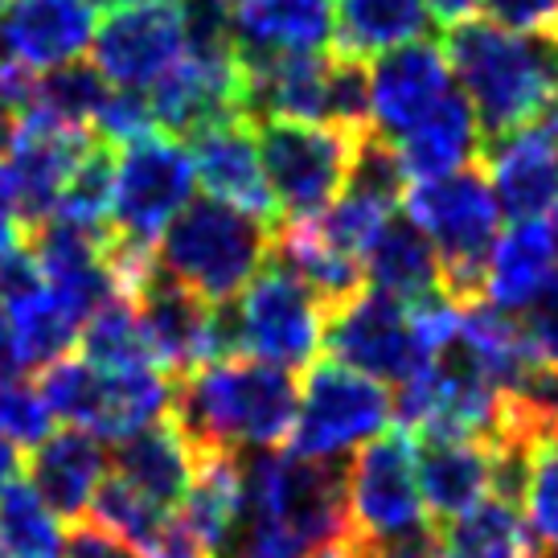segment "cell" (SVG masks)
Returning <instances> with one entry per match:
<instances>
[{"mask_svg": "<svg viewBox=\"0 0 558 558\" xmlns=\"http://www.w3.org/2000/svg\"><path fill=\"white\" fill-rule=\"evenodd\" d=\"M50 427L53 411L41 395V386L29 383L25 374L0 386V436L13 439L21 452H34L37 444L50 436Z\"/></svg>", "mask_w": 558, "mask_h": 558, "instance_id": "33", "label": "cell"}, {"mask_svg": "<svg viewBox=\"0 0 558 558\" xmlns=\"http://www.w3.org/2000/svg\"><path fill=\"white\" fill-rule=\"evenodd\" d=\"M66 558H140V550H132L128 542L111 538L107 530L83 522L74 534H70V550Z\"/></svg>", "mask_w": 558, "mask_h": 558, "instance_id": "38", "label": "cell"}, {"mask_svg": "<svg viewBox=\"0 0 558 558\" xmlns=\"http://www.w3.org/2000/svg\"><path fill=\"white\" fill-rule=\"evenodd\" d=\"M296 402L292 369L230 353L177 383L173 418L202 456H246L288 444Z\"/></svg>", "mask_w": 558, "mask_h": 558, "instance_id": "1", "label": "cell"}, {"mask_svg": "<svg viewBox=\"0 0 558 558\" xmlns=\"http://www.w3.org/2000/svg\"><path fill=\"white\" fill-rule=\"evenodd\" d=\"M550 136L558 140V104H555V111H550Z\"/></svg>", "mask_w": 558, "mask_h": 558, "instance_id": "45", "label": "cell"}, {"mask_svg": "<svg viewBox=\"0 0 558 558\" xmlns=\"http://www.w3.org/2000/svg\"><path fill=\"white\" fill-rule=\"evenodd\" d=\"M518 506H522L525 522L534 530L538 546L558 550V436L538 439V444L530 448Z\"/></svg>", "mask_w": 558, "mask_h": 558, "instance_id": "32", "label": "cell"}, {"mask_svg": "<svg viewBox=\"0 0 558 558\" xmlns=\"http://www.w3.org/2000/svg\"><path fill=\"white\" fill-rule=\"evenodd\" d=\"M116 165H120V153L116 144L95 136L78 169L70 173L66 190H62V202H58V218L66 222H78L87 230H99V234H116L111 230V209H116Z\"/></svg>", "mask_w": 558, "mask_h": 558, "instance_id": "31", "label": "cell"}, {"mask_svg": "<svg viewBox=\"0 0 558 558\" xmlns=\"http://www.w3.org/2000/svg\"><path fill=\"white\" fill-rule=\"evenodd\" d=\"M202 469V452L190 444V436L177 427V418H160L136 436L116 444L111 452V476L144 493L160 509H177L190 493L193 476Z\"/></svg>", "mask_w": 558, "mask_h": 558, "instance_id": "20", "label": "cell"}, {"mask_svg": "<svg viewBox=\"0 0 558 558\" xmlns=\"http://www.w3.org/2000/svg\"><path fill=\"white\" fill-rule=\"evenodd\" d=\"M493 25L522 37H558V0H485Z\"/></svg>", "mask_w": 558, "mask_h": 558, "instance_id": "35", "label": "cell"}, {"mask_svg": "<svg viewBox=\"0 0 558 558\" xmlns=\"http://www.w3.org/2000/svg\"><path fill=\"white\" fill-rule=\"evenodd\" d=\"M555 50H558V37H555Z\"/></svg>", "mask_w": 558, "mask_h": 558, "instance_id": "48", "label": "cell"}, {"mask_svg": "<svg viewBox=\"0 0 558 558\" xmlns=\"http://www.w3.org/2000/svg\"><path fill=\"white\" fill-rule=\"evenodd\" d=\"M337 29L329 0H234L239 58L316 53Z\"/></svg>", "mask_w": 558, "mask_h": 558, "instance_id": "21", "label": "cell"}, {"mask_svg": "<svg viewBox=\"0 0 558 558\" xmlns=\"http://www.w3.org/2000/svg\"><path fill=\"white\" fill-rule=\"evenodd\" d=\"M230 325L234 353L279 369H308L325 353L329 308L296 271L267 259V267L230 304Z\"/></svg>", "mask_w": 558, "mask_h": 558, "instance_id": "7", "label": "cell"}, {"mask_svg": "<svg viewBox=\"0 0 558 558\" xmlns=\"http://www.w3.org/2000/svg\"><path fill=\"white\" fill-rule=\"evenodd\" d=\"M546 558H558V550H550V555H546Z\"/></svg>", "mask_w": 558, "mask_h": 558, "instance_id": "47", "label": "cell"}, {"mask_svg": "<svg viewBox=\"0 0 558 558\" xmlns=\"http://www.w3.org/2000/svg\"><path fill=\"white\" fill-rule=\"evenodd\" d=\"M276 227L218 197H193L160 234L157 267L209 304H234L271 259Z\"/></svg>", "mask_w": 558, "mask_h": 558, "instance_id": "3", "label": "cell"}, {"mask_svg": "<svg viewBox=\"0 0 558 558\" xmlns=\"http://www.w3.org/2000/svg\"><path fill=\"white\" fill-rule=\"evenodd\" d=\"M107 476H111L107 444L99 436H90V432H78V427L50 432L29 452V464H25V481L41 493V501L62 522L74 525L87 522V513Z\"/></svg>", "mask_w": 558, "mask_h": 558, "instance_id": "18", "label": "cell"}, {"mask_svg": "<svg viewBox=\"0 0 558 558\" xmlns=\"http://www.w3.org/2000/svg\"><path fill=\"white\" fill-rule=\"evenodd\" d=\"M558 276V243L546 222H513L501 234L485 271V296L493 308L522 316Z\"/></svg>", "mask_w": 558, "mask_h": 558, "instance_id": "22", "label": "cell"}, {"mask_svg": "<svg viewBox=\"0 0 558 558\" xmlns=\"http://www.w3.org/2000/svg\"><path fill=\"white\" fill-rule=\"evenodd\" d=\"M90 132L99 140H107V144H116V148H128V144H136L144 136H157L160 128H157V116H153V99L140 95V90L111 87V95L99 107V120H95Z\"/></svg>", "mask_w": 558, "mask_h": 558, "instance_id": "34", "label": "cell"}, {"mask_svg": "<svg viewBox=\"0 0 558 558\" xmlns=\"http://www.w3.org/2000/svg\"><path fill=\"white\" fill-rule=\"evenodd\" d=\"M25 369L17 366V353H13V337H9V320H4V308H0V386L9 378H17Z\"/></svg>", "mask_w": 558, "mask_h": 558, "instance_id": "42", "label": "cell"}, {"mask_svg": "<svg viewBox=\"0 0 558 558\" xmlns=\"http://www.w3.org/2000/svg\"><path fill=\"white\" fill-rule=\"evenodd\" d=\"M259 153L276 193L279 222L316 218L345 193L366 132L313 120H259Z\"/></svg>", "mask_w": 558, "mask_h": 558, "instance_id": "6", "label": "cell"}, {"mask_svg": "<svg viewBox=\"0 0 558 558\" xmlns=\"http://www.w3.org/2000/svg\"><path fill=\"white\" fill-rule=\"evenodd\" d=\"M456 90V74L448 66L444 46L411 41L402 50L383 53L369 70V95H374V132L399 144L418 123L436 116L444 99Z\"/></svg>", "mask_w": 558, "mask_h": 558, "instance_id": "14", "label": "cell"}, {"mask_svg": "<svg viewBox=\"0 0 558 558\" xmlns=\"http://www.w3.org/2000/svg\"><path fill=\"white\" fill-rule=\"evenodd\" d=\"M0 308L9 320V337H13L21 369L53 366L83 337V316L46 283L29 255V243L0 271Z\"/></svg>", "mask_w": 558, "mask_h": 558, "instance_id": "13", "label": "cell"}, {"mask_svg": "<svg viewBox=\"0 0 558 558\" xmlns=\"http://www.w3.org/2000/svg\"><path fill=\"white\" fill-rule=\"evenodd\" d=\"M493 193L509 222H546L558 206V140L542 128H518L485 140L481 153Z\"/></svg>", "mask_w": 558, "mask_h": 558, "instance_id": "17", "label": "cell"}, {"mask_svg": "<svg viewBox=\"0 0 558 558\" xmlns=\"http://www.w3.org/2000/svg\"><path fill=\"white\" fill-rule=\"evenodd\" d=\"M78 353L99 369L157 366V362H153V349H148V337H144V325H140V308L132 296L107 300L104 308L90 316L87 325H83V337H78Z\"/></svg>", "mask_w": 558, "mask_h": 558, "instance_id": "30", "label": "cell"}, {"mask_svg": "<svg viewBox=\"0 0 558 558\" xmlns=\"http://www.w3.org/2000/svg\"><path fill=\"white\" fill-rule=\"evenodd\" d=\"M90 0H9L0 9V62L53 70L78 62L95 41Z\"/></svg>", "mask_w": 558, "mask_h": 558, "instance_id": "15", "label": "cell"}, {"mask_svg": "<svg viewBox=\"0 0 558 558\" xmlns=\"http://www.w3.org/2000/svg\"><path fill=\"white\" fill-rule=\"evenodd\" d=\"M17 476H21V448L13 439L0 436V493L13 485Z\"/></svg>", "mask_w": 558, "mask_h": 558, "instance_id": "43", "label": "cell"}, {"mask_svg": "<svg viewBox=\"0 0 558 558\" xmlns=\"http://www.w3.org/2000/svg\"><path fill=\"white\" fill-rule=\"evenodd\" d=\"M325 357L357 369L390 390L407 386L418 369L432 366V353L418 337L411 304L374 292V288L329 313Z\"/></svg>", "mask_w": 558, "mask_h": 558, "instance_id": "11", "label": "cell"}, {"mask_svg": "<svg viewBox=\"0 0 558 558\" xmlns=\"http://www.w3.org/2000/svg\"><path fill=\"white\" fill-rule=\"evenodd\" d=\"M362 263H366V288L386 292L395 300H407V304L444 292L436 246L411 222L407 209L386 218Z\"/></svg>", "mask_w": 558, "mask_h": 558, "instance_id": "23", "label": "cell"}, {"mask_svg": "<svg viewBox=\"0 0 558 558\" xmlns=\"http://www.w3.org/2000/svg\"><path fill=\"white\" fill-rule=\"evenodd\" d=\"M190 157H193L197 185H202L209 197L246 209V214H255V218L276 227L279 206H276L271 185H267L255 120H230V123H218V128L202 132V136H193Z\"/></svg>", "mask_w": 558, "mask_h": 558, "instance_id": "16", "label": "cell"}, {"mask_svg": "<svg viewBox=\"0 0 558 558\" xmlns=\"http://www.w3.org/2000/svg\"><path fill=\"white\" fill-rule=\"evenodd\" d=\"M432 29V4L427 0H341L337 4V29L332 50L349 58H383L411 41H423Z\"/></svg>", "mask_w": 558, "mask_h": 558, "instance_id": "26", "label": "cell"}, {"mask_svg": "<svg viewBox=\"0 0 558 558\" xmlns=\"http://www.w3.org/2000/svg\"><path fill=\"white\" fill-rule=\"evenodd\" d=\"M177 513L202 542L206 558H234L243 530V456H202V469Z\"/></svg>", "mask_w": 558, "mask_h": 558, "instance_id": "25", "label": "cell"}, {"mask_svg": "<svg viewBox=\"0 0 558 558\" xmlns=\"http://www.w3.org/2000/svg\"><path fill=\"white\" fill-rule=\"evenodd\" d=\"M418 481L427 509L439 522H452L488 493H497V448L476 436H415Z\"/></svg>", "mask_w": 558, "mask_h": 558, "instance_id": "19", "label": "cell"}, {"mask_svg": "<svg viewBox=\"0 0 558 558\" xmlns=\"http://www.w3.org/2000/svg\"><path fill=\"white\" fill-rule=\"evenodd\" d=\"M427 4H432V17H436L444 29H452V25L472 21V13H476L485 0H427Z\"/></svg>", "mask_w": 558, "mask_h": 558, "instance_id": "40", "label": "cell"}, {"mask_svg": "<svg viewBox=\"0 0 558 558\" xmlns=\"http://www.w3.org/2000/svg\"><path fill=\"white\" fill-rule=\"evenodd\" d=\"M25 239H29V230L21 227L17 214L0 202V271H4V267L25 251Z\"/></svg>", "mask_w": 558, "mask_h": 558, "instance_id": "39", "label": "cell"}, {"mask_svg": "<svg viewBox=\"0 0 558 558\" xmlns=\"http://www.w3.org/2000/svg\"><path fill=\"white\" fill-rule=\"evenodd\" d=\"M185 58L181 0H128L111 9L90 41V62L111 87H157Z\"/></svg>", "mask_w": 558, "mask_h": 558, "instance_id": "12", "label": "cell"}, {"mask_svg": "<svg viewBox=\"0 0 558 558\" xmlns=\"http://www.w3.org/2000/svg\"><path fill=\"white\" fill-rule=\"evenodd\" d=\"M366 558H448L444 555V538L436 530H415V534H402V538L390 542H374V546H362Z\"/></svg>", "mask_w": 558, "mask_h": 558, "instance_id": "37", "label": "cell"}, {"mask_svg": "<svg viewBox=\"0 0 558 558\" xmlns=\"http://www.w3.org/2000/svg\"><path fill=\"white\" fill-rule=\"evenodd\" d=\"M308 558H366V550L349 538V542H332V546H325V550H316Z\"/></svg>", "mask_w": 558, "mask_h": 558, "instance_id": "44", "label": "cell"}, {"mask_svg": "<svg viewBox=\"0 0 558 558\" xmlns=\"http://www.w3.org/2000/svg\"><path fill=\"white\" fill-rule=\"evenodd\" d=\"M128 296L136 300L153 362L165 374H173L177 383L190 378L193 369L234 353L230 304H209L197 292L181 288L173 276L160 271L157 259Z\"/></svg>", "mask_w": 558, "mask_h": 558, "instance_id": "10", "label": "cell"}, {"mask_svg": "<svg viewBox=\"0 0 558 558\" xmlns=\"http://www.w3.org/2000/svg\"><path fill=\"white\" fill-rule=\"evenodd\" d=\"M107 95H111V83L99 74V66L78 58V62H66V66H53L37 74L21 120H41L53 123V128L90 132Z\"/></svg>", "mask_w": 558, "mask_h": 558, "instance_id": "28", "label": "cell"}, {"mask_svg": "<svg viewBox=\"0 0 558 558\" xmlns=\"http://www.w3.org/2000/svg\"><path fill=\"white\" fill-rule=\"evenodd\" d=\"M448 66L469 95L485 140L534 128L558 104L555 37L509 34L493 21H464L444 41Z\"/></svg>", "mask_w": 558, "mask_h": 558, "instance_id": "2", "label": "cell"}, {"mask_svg": "<svg viewBox=\"0 0 558 558\" xmlns=\"http://www.w3.org/2000/svg\"><path fill=\"white\" fill-rule=\"evenodd\" d=\"M550 230H555V243H558V206H555V214H550Z\"/></svg>", "mask_w": 558, "mask_h": 558, "instance_id": "46", "label": "cell"}, {"mask_svg": "<svg viewBox=\"0 0 558 558\" xmlns=\"http://www.w3.org/2000/svg\"><path fill=\"white\" fill-rule=\"evenodd\" d=\"M402 209L436 246L444 296H452L456 304L485 296V271L501 243V218H506L485 165L415 181L407 190Z\"/></svg>", "mask_w": 558, "mask_h": 558, "instance_id": "4", "label": "cell"}, {"mask_svg": "<svg viewBox=\"0 0 558 558\" xmlns=\"http://www.w3.org/2000/svg\"><path fill=\"white\" fill-rule=\"evenodd\" d=\"M399 157L411 173V185L415 181H432V177H448L460 173L469 165H481V153H485V132H481V120L472 111L469 95L456 90L444 99L436 116L427 123H418L411 136H402L399 144Z\"/></svg>", "mask_w": 558, "mask_h": 558, "instance_id": "24", "label": "cell"}, {"mask_svg": "<svg viewBox=\"0 0 558 558\" xmlns=\"http://www.w3.org/2000/svg\"><path fill=\"white\" fill-rule=\"evenodd\" d=\"M193 157L177 136H144L120 148L116 165V209L111 230L116 239L140 251H157L160 234L193 202Z\"/></svg>", "mask_w": 558, "mask_h": 558, "instance_id": "9", "label": "cell"}, {"mask_svg": "<svg viewBox=\"0 0 558 558\" xmlns=\"http://www.w3.org/2000/svg\"><path fill=\"white\" fill-rule=\"evenodd\" d=\"M390 423L395 390L325 357L313 362L300 383L296 418L283 448L313 464H345L357 448L390 432Z\"/></svg>", "mask_w": 558, "mask_h": 558, "instance_id": "5", "label": "cell"}, {"mask_svg": "<svg viewBox=\"0 0 558 558\" xmlns=\"http://www.w3.org/2000/svg\"><path fill=\"white\" fill-rule=\"evenodd\" d=\"M66 522L25 476L0 493V558H66Z\"/></svg>", "mask_w": 558, "mask_h": 558, "instance_id": "29", "label": "cell"}, {"mask_svg": "<svg viewBox=\"0 0 558 558\" xmlns=\"http://www.w3.org/2000/svg\"><path fill=\"white\" fill-rule=\"evenodd\" d=\"M349 538L357 546L390 542L432 525L418 481V444L407 427H390L345 460Z\"/></svg>", "mask_w": 558, "mask_h": 558, "instance_id": "8", "label": "cell"}, {"mask_svg": "<svg viewBox=\"0 0 558 558\" xmlns=\"http://www.w3.org/2000/svg\"><path fill=\"white\" fill-rule=\"evenodd\" d=\"M518 320H522V329H525V337H530L534 353H538V362L558 366V276L550 279V288H546Z\"/></svg>", "mask_w": 558, "mask_h": 558, "instance_id": "36", "label": "cell"}, {"mask_svg": "<svg viewBox=\"0 0 558 558\" xmlns=\"http://www.w3.org/2000/svg\"><path fill=\"white\" fill-rule=\"evenodd\" d=\"M17 136H21V107L0 90V160L13 153Z\"/></svg>", "mask_w": 558, "mask_h": 558, "instance_id": "41", "label": "cell"}, {"mask_svg": "<svg viewBox=\"0 0 558 558\" xmlns=\"http://www.w3.org/2000/svg\"><path fill=\"white\" fill-rule=\"evenodd\" d=\"M439 538L448 558H534L538 550L522 506L506 493H488L485 501L444 522Z\"/></svg>", "mask_w": 558, "mask_h": 558, "instance_id": "27", "label": "cell"}]
</instances>
